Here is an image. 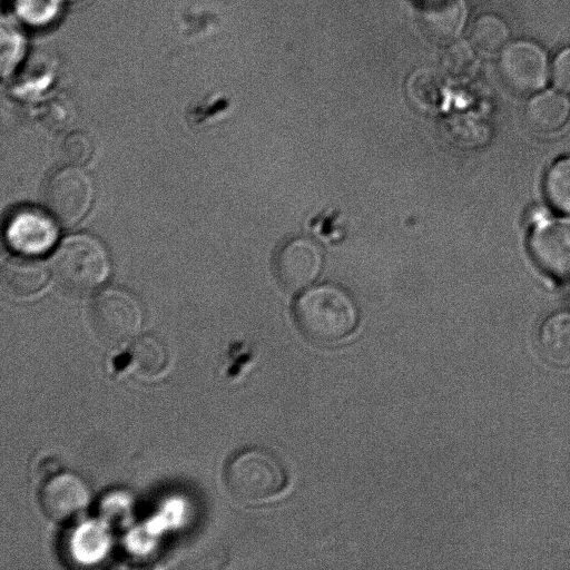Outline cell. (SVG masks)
<instances>
[{
    "label": "cell",
    "mask_w": 570,
    "mask_h": 570,
    "mask_svg": "<svg viewBox=\"0 0 570 570\" xmlns=\"http://www.w3.org/2000/svg\"><path fill=\"white\" fill-rule=\"evenodd\" d=\"M294 324L301 335L318 345L350 337L358 325V311L341 287L321 285L302 294L293 306Z\"/></svg>",
    "instance_id": "1"
},
{
    "label": "cell",
    "mask_w": 570,
    "mask_h": 570,
    "mask_svg": "<svg viewBox=\"0 0 570 570\" xmlns=\"http://www.w3.org/2000/svg\"><path fill=\"white\" fill-rule=\"evenodd\" d=\"M224 484L236 501L261 503L281 495L289 484V474L276 452L252 445L240 449L227 461Z\"/></svg>",
    "instance_id": "2"
},
{
    "label": "cell",
    "mask_w": 570,
    "mask_h": 570,
    "mask_svg": "<svg viewBox=\"0 0 570 570\" xmlns=\"http://www.w3.org/2000/svg\"><path fill=\"white\" fill-rule=\"evenodd\" d=\"M51 269L65 291L85 295L97 289L108 278L110 256L99 238L78 234L66 238L58 247Z\"/></svg>",
    "instance_id": "3"
},
{
    "label": "cell",
    "mask_w": 570,
    "mask_h": 570,
    "mask_svg": "<svg viewBox=\"0 0 570 570\" xmlns=\"http://www.w3.org/2000/svg\"><path fill=\"white\" fill-rule=\"evenodd\" d=\"M142 318L139 301L122 288L105 289L90 307L91 330L100 343L110 347L131 341L139 333Z\"/></svg>",
    "instance_id": "4"
},
{
    "label": "cell",
    "mask_w": 570,
    "mask_h": 570,
    "mask_svg": "<svg viewBox=\"0 0 570 570\" xmlns=\"http://www.w3.org/2000/svg\"><path fill=\"white\" fill-rule=\"evenodd\" d=\"M94 199V184L80 166L69 165L51 174L45 187L49 213L66 227H72L88 214Z\"/></svg>",
    "instance_id": "5"
},
{
    "label": "cell",
    "mask_w": 570,
    "mask_h": 570,
    "mask_svg": "<svg viewBox=\"0 0 570 570\" xmlns=\"http://www.w3.org/2000/svg\"><path fill=\"white\" fill-rule=\"evenodd\" d=\"M499 72L507 87L515 94H534L546 86L549 77L547 53L537 42L513 41L502 49Z\"/></svg>",
    "instance_id": "6"
},
{
    "label": "cell",
    "mask_w": 570,
    "mask_h": 570,
    "mask_svg": "<svg viewBox=\"0 0 570 570\" xmlns=\"http://www.w3.org/2000/svg\"><path fill=\"white\" fill-rule=\"evenodd\" d=\"M528 247L543 272L557 278H570V217L533 222Z\"/></svg>",
    "instance_id": "7"
},
{
    "label": "cell",
    "mask_w": 570,
    "mask_h": 570,
    "mask_svg": "<svg viewBox=\"0 0 570 570\" xmlns=\"http://www.w3.org/2000/svg\"><path fill=\"white\" fill-rule=\"evenodd\" d=\"M56 218L51 214L23 206L12 212L4 225L8 246L18 255L37 257L51 249L58 237Z\"/></svg>",
    "instance_id": "8"
},
{
    "label": "cell",
    "mask_w": 570,
    "mask_h": 570,
    "mask_svg": "<svg viewBox=\"0 0 570 570\" xmlns=\"http://www.w3.org/2000/svg\"><path fill=\"white\" fill-rule=\"evenodd\" d=\"M322 262V252L315 242L296 237L277 250L274 258L275 276L284 289L296 292L318 276Z\"/></svg>",
    "instance_id": "9"
},
{
    "label": "cell",
    "mask_w": 570,
    "mask_h": 570,
    "mask_svg": "<svg viewBox=\"0 0 570 570\" xmlns=\"http://www.w3.org/2000/svg\"><path fill=\"white\" fill-rule=\"evenodd\" d=\"M90 501V491L85 480L70 471L51 475L43 482L38 493L42 513L51 521L62 522L83 508Z\"/></svg>",
    "instance_id": "10"
},
{
    "label": "cell",
    "mask_w": 570,
    "mask_h": 570,
    "mask_svg": "<svg viewBox=\"0 0 570 570\" xmlns=\"http://www.w3.org/2000/svg\"><path fill=\"white\" fill-rule=\"evenodd\" d=\"M466 19L464 0H420L419 27L435 45H449L461 32Z\"/></svg>",
    "instance_id": "11"
},
{
    "label": "cell",
    "mask_w": 570,
    "mask_h": 570,
    "mask_svg": "<svg viewBox=\"0 0 570 570\" xmlns=\"http://www.w3.org/2000/svg\"><path fill=\"white\" fill-rule=\"evenodd\" d=\"M524 116L528 126L534 131H557L570 117V100L558 91L539 92L528 101Z\"/></svg>",
    "instance_id": "12"
},
{
    "label": "cell",
    "mask_w": 570,
    "mask_h": 570,
    "mask_svg": "<svg viewBox=\"0 0 570 570\" xmlns=\"http://www.w3.org/2000/svg\"><path fill=\"white\" fill-rule=\"evenodd\" d=\"M49 277L47 266L37 257L18 255L2 266V281L14 296L27 297L40 292Z\"/></svg>",
    "instance_id": "13"
},
{
    "label": "cell",
    "mask_w": 570,
    "mask_h": 570,
    "mask_svg": "<svg viewBox=\"0 0 570 570\" xmlns=\"http://www.w3.org/2000/svg\"><path fill=\"white\" fill-rule=\"evenodd\" d=\"M538 340L547 361L570 365V312H557L547 317L540 326Z\"/></svg>",
    "instance_id": "14"
},
{
    "label": "cell",
    "mask_w": 570,
    "mask_h": 570,
    "mask_svg": "<svg viewBox=\"0 0 570 570\" xmlns=\"http://www.w3.org/2000/svg\"><path fill=\"white\" fill-rule=\"evenodd\" d=\"M509 38V28L504 20L494 13L479 16L470 31V42L483 55H493L502 50Z\"/></svg>",
    "instance_id": "15"
},
{
    "label": "cell",
    "mask_w": 570,
    "mask_h": 570,
    "mask_svg": "<svg viewBox=\"0 0 570 570\" xmlns=\"http://www.w3.org/2000/svg\"><path fill=\"white\" fill-rule=\"evenodd\" d=\"M134 368L144 376L159 374L167 363V350L163 342L150 334L136 338L129 351Z\"/></svg>",
    "instance_id": "16"
},
{
    "label": "cell",
    "mask_w": 570,
    "mask_h": 570,
    "mask_svg": "<svg viewBox=\"0 0 570 570\" xmlns=\"http://www.w3.org/2000/svg\"><path fill=\"white\" fill-rule=\"evenodd\" d=\"M543 189L548 203L556 210L570 215V156L557 159L549 167Z\"/></svg>",
    "instance_id": "17"
},
{
    "label": "cell",
    "mask_w": 570,
    "mask_h": 570,
    "mask_svg": "<svg viewBox=\"0 0 570 570\" xmlns=\"http://www.w3.org/2000/svg\"><path fill=\"white\" fill-rule=\"evenodd\" d=\"M406 91L416 106L435 108L443 94L441 76L432 68H417L407 78Z\"/></svg>",
    "instance_id": "18"
},
{
    "label": "cell",
    "mask_w": 570,
    "mask_h": 570,
    "mask_svg": "<svg viewBox=\"0 0 570 570\" xmlns=\"http://www.w3.org/2000/svg\"><path fill=\"white\" fill-rule=\"evenodd\" d=\"M476 50L466 41H453L448 45L441 57L443 72L459 81L472 78L479 67Z\"/></svg>",
    "instance_id": "19"
},
{
    "label": "cell",
    "mask_w": 570,
    "mask_h": 570,
    "mask_svg": "<svg viewBox=\"0 0 570 570\" xmlns=\"http://www.w3.org/2000/svg\"><path fill=\"white\" fill-rule=\"evenodd\" d=\"M94 149L95 145L90 134L75 130L65 137L60 151L69 165L81 166L90 160Z\"/></svg>",
    "instance_id": "20"
},
{
    "label": "cell",
    "mask_w": 570,
    "mask_h": 570,
    "mask_svg": "<svg viewBox=\"0 0 570 570\" xmlns=\"http://www.w3.org/2000/svg\"><path fill=\"white\" fill-rule=\"evenodd\" d=\"M1 70L6 76L14 70L24 51V39L11 23L1 26Z\"/></svg>",
    "instance_id": "21"
},
{
    "label": "cell",
    "mask_w": 570,
    "mask_h": 570,
    "mask_svg": "<svg viewBox=\"0 0 570 570\" xmlns=\"http://www.w3.org/2000/svg\"><path fill=\"white\" fill-rule=\"evenodd\" d=\"M65 0H19L17 12L28 23L43 24L53 19Z\"/></svg>",
    "instance_id": "22"
},
{
    "label": "cell",
    "mask_w": 570,
    "mask_h": 570,
    "mask_svg": "<svg viewBox=\"0 0 570 570\" xmlns=\"http://www.w3.org/2000/svg\"><path fill=\"white\" fill-rule=\"evenodd\" d=\"M552 80L558 90L570 94V47L561 50L554 58Z\"/></svg>",
    "instance_id": "23"
},
{
    "label": "cell",
    "mask_w": 570,
    "mask_h": 570,
    "mask_svg": "<svg viewBox=\"0 0 570 570\" xmlns=\"http://www.w3.org/2000/svg\"><path fill=\"white\" fill-rule=\"evenodd\" d=\"M79 0H65V2H77Z\"/></svg>",
    "instance_id": "24"
}]
</instances>
